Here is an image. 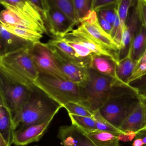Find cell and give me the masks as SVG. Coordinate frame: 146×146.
Returning a JSON list of instances; mask_svg holds the SVG:
<instances>
[{
    "mask_svg": "<svg viewBox=\"0 0 146 146\" xmlns=\"http://www.w3.org/2000/svg\"><path fill=\"white\" fill-rule=\"evenodd\" d=\"M88 73L84 87L87 106L93 113L111 98L125 94L139 95L136 89L119 78L102 74L90 68Z\"/></svg>",
    "mask_w": 146,
    "mask_h": 146,
    "instance_id": "1",
    "label": "cell"
},
{
    "mask_svg": "<svg viewBox=\"0 0 146 146\" xmlns=\"http://www.w3.org/2000/svg\"><path fill=\"white\" fill-rule=\"evenodd\" d=\"M60 105L38 88L34 86L28 101L13 116L15 130H22L42 123L55 117L61 108Z\"/></svg>",
    "mask_w": 146,
    "mask_h": 146,
    "instance_id": "2",
    "label": "cell"
},
{
    "mask_svg": "<svg viewBox=\"0 0 146 146\" xmlns=\"http://www.w3.org/2000/svg\"><path fill=\"white\" fill-rule=\"evenodd\" d=\"M29 48L1 56L0 72L1 76L10 81L32 88L39 74L32 60Z\"/></svg>",
    "mask_w": 146,
    "mask_h": 146,
    "instance_id": "3",
    "label": "cell"
},
{
    "mask_svg": "<svg viewBox=\"0 0 146 146\" xmlns=\"http://www.w3.org/2000/svg\"><path fill=\"white\" fill-rule=\"evenodd\" d=\"M34 85L60 105L63 106L67 103H75L91 110L87 104L85 88L79 84L67 80L39 74Z\"/></svg>",
    "mask_w": 146,
    "mask_h": 146,
    "instance_id": "4",
    "label": "cell"
},
{
    "mask_svg": "<svg viewBox=\"0 0 146 146\" xmlns=\"http://www.w3.org/2000/svg\"><path fill=\"white\" fill-rule=\"evenodd\" d=\"M140 103L139 95L123 94L108 100L99 110L104 117L119 129Z\"/></svg>",
    "mask_w": 146,
    "mask_h": 146,
    "instance_id": "5",
    "label": "cell"
},
{
    "mask_svg": "<svg viewBox=\"0 0 146 146\" xmlns=\"http://www.w3.org/2000/svg\"><path fill=\"white\" fill-rule=\"evenodd\" d=\"M33 87L12 82L1 76V104L7 107L13 116L28 101Z\"/></svg>",
    "mask_w": 146,
    "mask_h": 146,
    "instance_id": "6",
    "label": "cell"
},
{
    "mask_svg": "<svg viewBox=\"0 0 146 146\" xmlns=\"http://www.w3.org/2000/svg\"><path fill=\"white\" fill-rule=\"evenodd\" d=\"M29 50L39 74L68 80L57 66L47 44L40 41L34 43Z\"/></svg>",
    "mask_w": 146,
    "mask_h": 146,
    "instance_id": "7",
    "label": "cell"
},
{
    "mask_svg": "<svg viewBox=\"0 0 146 146\" xmlns=\"http://www.w3.org/2000/svg\"><path fill=\"white\" fill-rule=\"evenodd\" d=\"M47 11L44 19L48 33L63 38L74 30L77 24L69 19L51 0H46Z\"/></svg>",
    "mask_w": 146,
    "mask_h": 146,
    "instance_id": "8",
    "label": "cell"
},
{
    "mask_svg": "<svg viewBox=\"0 0 146 146\" xmlns=\"http://www.w3.org/2000/svg\"><path fill=\"white\" fill-rule=\"evenodd\" d=\"M47 44L57 66L67 80L84 87L88 78L89 68L75 65L63 56L56 48Z\"/></svg>",
    "mask_w": 146,
    "mask_h": 146,
    "instance_id": "9",
    "label": "cell"
},
{
    "mask_svg": "<svg viewBox=\"0 0 146 146\" xmlns=\"http://www.w3.org/2000/svg\"><path fill=\"white\" fill-rule=\"evenodd\" d=\"M0 13V22L48 34L46 26L24 13L11 7H6Z\"/></svg>",
    "mask_w": 146,
    "mask_h": 146,
    "instance_id": "10",
    "label": "cell"
},
{
    "mask_svg": "<svg viewBox=\"0 0 146 146\" xmlns=\"http://www.w3.org/2000/svg\"><path fill=\"white\" fill-rule=\"evenodd\" d=\"M79 25L105 48L115 53L118 57L120 47L115 42L111 36L101 27L96 11L91 12L80 22Z\"/></svg>",
    "mask_w": 146,
    "mask_h": 146,
    "instance_id": "11",
    "label": "cell"
},
{
    "mask_svg": "<svg viewBox=\"0 0 146 146\" xmlns=\"http://www.w3.org/2000/svg\"><path fill=\"white\" fill-rule=\"evenodd\" d=\"M63 38L83 44L91 50L94 55L108 56L118 62L115 53L105 48L80 25Z\"/></svg>",
    "mask_w": 146,
    "mask_h": 146,
    "instance_id": "12",
    "label": "cell"
},
{
    "mask_svg": "<svg viewBox=\"0 0 146 146\" xmlns=\"http://www.w3.org/2000/svg\"><path fill=\"white\" fill-rule=\"evenodd\" d=\"M142 25L136 3L129 11L127 22L123 31L121 42L118 54V61L128 56L131 43L140 30Z\"/></svg>",
    "mask_w": 146,
    "mask_h": 146,
    "instance_id": "13",
    "label": "cell"
},
{
    "mask_svg": "<svg viewBox=\"0 0 146 146\" xmlns=\"http://www.w3.org/2000/svg\"><path fill=\"white\" fill-rule=\"evenodd\" d=\"M57 136L63 146H97L87 134L72 124L61 126Z\"/></svg>",
    "mask_w": 146,
    "mask_h": 146,
    "instance_id": "14",
    "label": "cell"
},
{
    "mask_svg": "<svg viewBox=\"0 0 146 146\" xmlns=\"http://www.w3.org/2000/svg\"><path fill=\"white\" fill-rule=\"evenodd\" d=\"M54 117L25 129L15 130L13 144L16 146H25L39 141L47 131Z\"/></svg>",
    "mask_w": 146,
    "mask_h": 146,
    "instance_id": "15",
    "label": "cell"
},
{
    "mask_svg": "<svg viewBox=\"0 0 146 146\" xmlns=\"http://www.w3.org/2000/svg\"><path fill=\"white\" fill-rule=\"evenodd\" d=\"M0 56L24 49L29 48L33 43L7 31L0 25Z\"/></svg>",
    "mask_w": 146,
    "mask_h": 146,
    "instance_id": "16",
    "label": "cell"
},
{
    "mask_svg": "<svg viewBox=\"0 0 146 146\" xmlns=\"http://www.w3.org/2000/svg\"><path fill=\"white\" fill-rule=\"evenodd\" d=\"M146 126L145 110L141 103L123 123L119 129L124 132L133 131L135 133Z\"/></svg>",
    "mask_w": 146,
    "mask_h": 146,
    "instance_id": "17",
    "label": "cell"
},
{
    "mask_svg": "<svg viewBox=\"0 0 146 146\" xmlns=\"http://www.w3.org/2000/svg\"><path fill=\"white\" fill-rule=\"evenodd\" d=\"M117 62L108 56L93 55L91 59L90 68L102 74L118 78L116 72Z\"/></svg>",
    "mask_w": 146,
    "mask_h": 146,
    "instance_id": "18",
    "label": "cell"
},
{
    "mask_svg": "<svg viewBox=\"0 0 146 146\" xmlns=\"http://www.w3.org/2000/svg\"><path fill=\"white\" fill-rule=\"evenodd\" d=\"M46 43L48 45L56 48L63 55V56L75 65L84 68H90L89 64L79 58L73 48L63 38H54Z\"/></svg>",
    "mask_w": 146,
    "mask_h": 146,
    "instance_id": "19",
    "label": "cell"
},
{
    "mask_svg": "<svg viewBox=\"0 0 146 146\" xmlns=\"http://www.w3.org/2000/svg\"><path fill=\"white\" fill-rule=\"evenodd\" d=\"M0 2L4 7L13 8L45 26L41 14L29 0H0Z\"/></svg>",
    "mask_w": 146,
    "mask_h": 146,
    "instance_id": "20",
    "label": "cell"
},
{
    "mask_svg": "<svg viewBox=\"0 0 146 146\" xmlns=\"http://www.w3.org/2000/svg\"><path fill=\"white\" fill-rule=\"evenodd\" d=\"M13 116L5 106L0 105V135L10 146L13 143L15 130L13 126Z\"/></svg>",
    "mask_w": 146,
    "mask_h": 146,
    "instance_id": "21",
    "label": "cell"
},
{
    "mask_svg": "<svg viewBox=\"0 0 146 146\" xmlns=\"http://www.w3.org/2000/svg\"><path fill=\"white\" fill-rule=\"evenodd\" d=\"M137 0H120L117 5V14L120 22V27L114 38L115 42L120 47L123 28L126 25L131 8L135 5Z\"/></svg>",
    "mask_w": 146,
    "mask_h": 146,
    "instance_id": "22",
    "label": "cell"
},
{
    "mask_svg": "<svg viewBox=\"0 0 146 146\" xmlns=\"http://www.w3.org/2000/svg\"><path fill=\"white\" fill-rule=\"evenodd\" d=\"M146 50V29L143 25L131 43L128 56L135 60L139 61Z\"/></svg>",
    "mask_w": 146,
    "mask_h": 146,
    "instance_id": "23",
    "label": "cell"
},
{
    "mask_svg": "<svg viewBox=\"0 0 146 146\" xmlns=\"http://www.w3.org/2000/svg\"><path fill=\"white\" fill-rule=\"evenodd\" d=\"M138 61L135 60L128 56L119 61L117 65L116 72L117 77L122 81L128 84L137 64Z\"/></svg>",
    "mask_w": 146,
    "mask_h": 146,
    "instance_id": "24",
    "label": "cell"
},
{
    "mask_svg": "<svg viewBox=\"0 0 146 146\" xmlns=\"http://www.w3.org/2000/svg\"><path fill=\"white\" fill-rule=\"evenodd\" d=\"M87 135L97 146H120L118 136L111 133L97 130Z\"/></svg>",
    "mask_w": 146,
    "mask_h": 146,
    "instance_id": "25",
    "label": "cell"
},
{
    "mask_svg": "<svg viewBox=\"0 0 146 146\" xmlns=\"http://www.w3.org/2000/svg\"><path fill=\"white\" fill-rule=\"evenodd\" d=\"M7 31L23 38L27 41L34 43L40 42V39L43 38V34L30 29H25L22 27H17L8 24L1 23Z\"/></svg>",
    "mask_w": 146,
    "mask_h": 146,
    "instance_id": "26",
    "label": "cell"
},
{
    "mask_svg": "<svg viewBox=\"0 0 146 146\" xmlns=\"http://www.w3.org/2000/svg\"><path fill=\"white\" fill-rule=\"evenodd\" d=\"M72 124L76 126L87 134L97 130L93 117L68 114Z\"/></svg>",
    "mask_w": 146,
    "mask_h": 146,
    "instance_id": "27",
    "label": "cell"
},
{
    "mask_svg": "<svg viewBox=\"0 0 146 146\" xmlns=\"http://www.w3.org/2000/svg\"><path fill=\"white\" fill-rule=\"evenodd\" d=\"M93 118L96 121V126L98 130L109 132L117 136L121 134L126 133L121 130L120 129L115 127L107 121L100 113L99 109L94 111Z\"/></svg>",
    "mask_w": 146,
    "mask_h": 146,
    "instance_id": "28",
    "label": "cell"
},
{
    "mask_svg": "<svg viewBox=\"0 0 146 146\" xmlns=\"http://www.w3.org/2000/svg\"><path fill=\"white\" fill-rule=\"evenodd\" d=\"M93 0H74L75 13L78 25L92 12Z\"/></svg>",
    "mask_w": 146,
    "mask_h": 146,
    "instance_id": "29",
    "label": "cell"
},
{
    "mask_svg": "<svg viewBox=\"0 0 146 146\" xmlns=\"http://www.w3.org/2000/svg\"><path fill=\"white\" fill-rule=\"evenodd\" d=\"M63 38L73 48L79 58L87 62L90 65L92 56L94 55L91 50L79 43L66 39L64 38Z\"/></svg>",
    "mask_w": 146,
    "mask_h": 146,
    "instance_id": "30",
    "label": "cell"
},
{
    "mask_svg": "<svg viewBox=\"0 0 146 146\" xmlns=\"http://www.w3.org/2000/svg\"><path fill=\"white\" fill-rule=\"evenodd\" d=\"M69 19L78 25L75 13L74 0H51Z\"/></svg>",
    "mask_w": 146,
    "mask_h": 146,
    "instance_id": "31",
    "label": "cell"
},
{
    "mask_svg": "<svg viewBox=\"0 0 146 146\" xmlns=\"http://www.w3.org/2000/svg\"><path fill=\"white\" fill-rule=\"evenodd\" d=\"M63 106L66 109L68 114L93 117L94 113L81 105L75 103H69L63 105Z\"/></svg>",
    "mask_w": 146,
    "mask_h": 146,
    "instance_id": "32",
    "label": "cell"
},
{
    "mask_svg": "<svg viewBox=\"0 0 146 146\" xmlns=\"http://www.w3.org/2000/svg\"><path fill=\"white\" fill-rule=\"evenodd\" d=\"M117 5L108 6L97 11V14L102 16L113 26V23L117 14Z\"/></svg>",
    "mask_w": 146,
    "mask_h": 146,
    "instance_id": "33",
    "label": "cell"
},
{
    "mask_svg": "<svg viewBox=\"0 0 146 146\" xmlns=\"http://www.w3.org/2000/svg\"><path fill=\"white\" fill-rule=\"evenodd\" d=\"M129 84L138 91L139 95H146V74Z\"/></svg>",
    "mask_w": 146,
    "mask_h": 146,
    "instance_id": "34",
    "label": "cell"
},
{
    "mask_svg": "<svg viewBox=\"0 0 146 146\" xmlns=\"http://www.w3.org/2000/svg\"><path fill=\"white\" fill-rule=\"evenodd\" d=\"M120 0H93L92 11H96L105 7L118 4Z\"/></svg>",
    "mask_w": 146,
    "mask_h": 146,
    "instance_id": "35",
    "label": "cell"
},
{
    "mask_svg": "<svg viewBox=\"0 0 146 146\" xmlns=\"http://www.w3.org/2000/svg\"><path fill=\"white\" fill-rule=\"evenodd\" d=\"M136 7L141 23L146 29V0H137Z\"/></svg>",
    "mask_w": 146,
    "mask_h": 146,
    "instance_id": "36",
    "label": "cell"
},
{
    "mask_svg": "<svg viewBox=\"0 0 146 146\" xmlns=\"http://www.w3.org/2000/svg\"><path fill=\"white\" fill-rule=\"evenodd\" d=\"M146 72V63H138L131 76V78L129 81V83L135 80L136 79L140 78Z\"/></svg>",
    "mask_w": 146,
    "mask_h": 146,
    "instance_id": "37",
    "label": "cell"
},
{
    "mask_svg": "<svg viewBox=\"0 0 146 146\" xmlns=\"http://www.w3.org/2000/svg\"><path fill=\"white\" fill-rule=\"evenodd\" d=\"M29 1L38 10L44 21L47 11V6L46 0H29Z\"/></svg>",
    "mask_w": 146,
    "mask_h": 146,
    "instance_id": "38",
    "label": "cell"
},
{
    "mask_svg": "<svg viewBox=\"0 0 146 146\" xmlns=\"http://www.w3.org/2000/svg\"><path fill=\"white\" fill-rule=\"evenodd\" d=\"M125 133L121 134L118 136L120 141L122 142H128L134 139L136 135V133L133 131L125 132Z\"/></svg>",
    "mask_w": 146,
    "mask_h": 146,
    "instance_id": "39",
    "label": "cell"
},
{
    "mask_svg": "<svg viewBox=\"0 0 146 146\" xmlns=\"http://www.w3.org/2000/svg\"><path fill=\"white\" fill-rule=\"evenodd\" d=\"M99 22L101 27L107 33L110 35L112 29V25L102 16L98 15Z\"/></svg>",
    "mask_w": 146,
    "mask_h": 146,
    "instance_id": "40",
    "label": "cell"
},
{
    "mask_svg": "<svg viewBox=\"0 0 146 146\" xmlns=\"http://www.w3.org/2000/svg\"><path fill=\"white\" fill-rule=\"evenodd\" d=\"M136 134L135 137L141 138L144 143L143 146H146V126L144 128L137 132Z\"/></svg>",
    "mask_w": 146,
    "mask_h": 146,
    "instance_id": "41",
    "label": "cell"
},
{
    "mask_svg": "<svg viewBox=\"0 0 146 146\" xmlns=\"http://www.w3.org/2000/svg\"><path fill=\"white\" fill-rule=\"evenodd\" d=\"M141 103L143 105L145 110V118L146 123V95H139Z\"/></svg>",
    "mask_w": 146,
    "mask_h": 146,
    "instance_id": "42",
    "label": "cell"
},
{
    "mask_svg": "<svg viewBox=\"0 0 146 146\" xmlns=\"http://www.w3.org/2000/svg\"><path fill=\"white\" fill-rule=\"evenodd\" d=\"M144 145L143 141L141 138H135L133 142L132 143V146H143Z\"/></svg>",
    "mask_w": 146,
    "mask_h": 146,
    "instance_id": "43",
    "label": "cell"
},
{
    "mask_svg": "<svg viewBox=\"0 0 146 146\" xmlns=\"http://www.w3.org/2000/svg\"><path fill=\"white\" fill-rule=\"evenodd\" d=\"M0 146H10L1 135H0Z\"/></svg>",
    "mask_w": 146,
    "mask_h": 146,
    "instance_id": "44",
    "label": "cell"
},
{
    "mask_svg": "<svg viewBox=\"0 0 146 146\" xmlns=\"http://www.w3.org/2000/svg\"><path fill=\"white\" fill-rule=\"evenodd\" d=\"M143 62H146V50L144 55L138 61V63H143Z\"/></svg>",
    "mask_w": 146,
    "mask_h": 146,
    "instance_id": "45",
    "label": "cell"
},
{
    "mask_svg": "<svg viewBox=\"0 0 146 146\" xmlns=\"http://www.w3.org/2000/svg\"><path fill=\"white\" fill-rule=\"evenodd\" d=\"M146 74V72H145V74H143V75H144Z\"/></svg>",
    "mask_w": 146,
    "mask_h": 146,
    "instance_id": "46",
    "label": "cell"
},
{
    "mask_svg": "<svg viewBox=\"0 0 146 146\" xmlns=\"http://www.w3.org/2000/svg\"><path fill=\"white\" fill-rule=\"evenodd\" d=\"M38 146L37 145H35V146Z\"/></svg>",
    "mask_w": 146,
    "mask_h": 146,
    "instance_id": "47",
    "label": "cell"
}]
</instances>
